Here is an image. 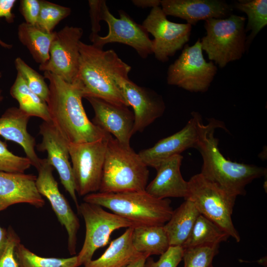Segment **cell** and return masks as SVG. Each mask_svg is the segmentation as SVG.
Returning a JSON list of instances; mask_svg holds the SVG:
<instances>
[{
  "label": "cell",
  "instance_id": "cell-1",
  "mask_svg": "<svg viewBox=\"0 0 267 267\" xmlns=\"http://www.w3.org/2000/svg\"><path fill=\"white\" fill-rule=\"evenodd\" d=\"M80 59L75 84L83 98L95 97L129 107L116 82L129 78L131 67L112 50H104L93 44L79 43Z\"/></svg>",
  "mask_w": 267,
  "mask_h": 267
},
{
  "label": "cell",
  "instance_id": "cell-2",
  "mask_svg": "<svg viewBox=\"0 0 267 267\" xmlns=\"http://www.w3.org/2000/svg\"><path fill=\"white\" fill-rule=\"evenodd\" d=\"M44 77L49 81L46 103L51 121L69 142L95 141L109 134L89 119L81 92L75 84L48 72H44Z\"/></svg>",
  "mask_w": 267,
  "mask_h": 267
},
{
  "label": "cell",
  "instance_id": "cell-3",
  "mask_svg": "<svg viewBox=\"0 0 267 267\" xmlns=\"http://www.w3.org/2000/svg\"><path fill=\"white\" fill-rule=\"evenodd\" d=\"M209 121L207 125L203 126L195 148L203 159L200 174L232 195H244L247 185L265 176L267 169L227 160L220 152L219 140L214 135L216 129H225V126L214 118H210Z\"/></svg>",
  "mask_w": 267,
  "mask_h": 267
},
{
  "label": "cell",
  "instance_id": "cell-4",
  "mask_svg": "<svg viewBox=\"0 0 267 267\" xmlns=\"http://www.w3.org/2000/svg\"><path fill=\"white\" fill-rule=\"evenodd\" d=\"M83 200L110 210L129 220L134 226L164 225L174 211L170 199L156 198L145 190L96 192L85 196Z\"/></svg>",
  "mask_w": 267,
  "mask_h": 267
},
{
  "label": "cell",
  "instance_id": "cell-5",
  "mask_svg": "<svg viewBox=\"0 0 267 267\" xmlns=\"http://www.w3.org/2000/svg\"><path fill=\"white\" fill-rule=\"evenodd\" d=\"M149 174L148 167L138 153L130 145L121 143L110 135L107 143L98 192L145 190Z\"/></svg>",
  "mask_w": 267,
  "mask_h": 267
},
{
  "label": "cell",
  "instance_id": "cell-6",
  "mask_svg": "<svg viewBox=\"0 0 267 267\" xmlns=\"http://www.w3.org/2000/svg\"><path fill=\"white\" fill-rule=\"evenodd\" d=\"M246 18L231 14L205 20L206 35L200 40L202 50L220 68L240 59L246 50Z\"/></svg>",
  "mask_w": 267,
  "mask_h": 267
},
{
  "label": "cell",
  "instance_id": "cell-7",
  "mask_svg": "<svg viewBox=\"0 0 267 267\" xmlns=\"http://www.w3.org/2000/svg\"><path fill=\"white\" fill-rule=\"evenodd\" d=\"M188 183L189 192L186 199L194 203L200 214L239 242L240 237L231 219L237 197L207 180L200 173L192 176Z\"/></svg>",
  "mask_w": 267,
  "mask_h": 267
},
{
  "label": "cell",
  "instance_id": "cell-8",
  "mask_svg": "<svg viewBox=\"0 0 267 267\" xmlns=\"http://www.w3.org/2000/svg\"><path fill=\"white\" fill-rule=\"evenodd\" d=\"M200 39L192 46L185 44L180 55L168 69L167 81L190 92H204L211 86L217 67L204 59Z\"/></svg>",
  "mask_w": 267,
  "mask_h": 267
},
{
  "label": "cell",
  "instance_id": "cell-9",
  "mask_svg": "<svg viewBox=\"0 0 267 267\" xmlns=\"http://www.w3.org/2000/svg\"><path fill=\"white\" fill-rule=\"evenodd\" d=\"M77 210L86 226L83 245L77 256L78 267L90 261L95 251L107 244L114 231L134 226L129 220L108 212L98 205L84 202Z\"/></svg>",
  "mask_w": 267,
  "mask_h": 267
},
{
  "label": "cell",
  "instance_id": "cell-10",
  "mask_svg": "<svg viewBox=\"0 0 267 267\" xmlns=\"http://www.w3.org/2000/svg\"><path fill=\"white\" fill-rule=\"evenodd\" d=\"M109 134L98 140L69 142V151L76 191L81 196L98 192Z\"/></svg>",
  "mask_w": 267,
  "mask_h": 267
},
{
  "label": "cell",
  "instance_id": "cell-11",
  "mask_svg": "<svg viewBox=\"0 0 267 267\" xmlns=\"http://www.w3.org/2000/svg\"><path fill=\"white\" fill-rule=\"evenodd\" d=\"M120 18L114 16L109 11L105 0H101L100 7V20L108 24V33L105 36L98 34L89 36L93 45L103 48L108 43H119L134 48L142 58L152 53V42L148 33L142 25L137 23L127 13L119 11Z\"/></svg>",
  "mask_w": 267,
  "mask_h": 267
},
{
  "label": "cell",
  "instance_id": "cell-12",
  "mask_svg": "<svg viewBox=\"0 0 267 267\" xmlns=\"http://www.w3.org/2000/svg\"><path fill=\"white\" fill-rule=\"evenodd\" d=\"M83 34L82 28L65 26L54 32L49 50V58L40 65V71L53 74L65 82L72 84L79 69V43Z\"/></svg>",
  "mask_w": 267,
  "mask_h": 267
},
{
  "label": "cell",
  "instance_id": "cell-13",
  "mask_svg": "<svg viewBox=\"0 0 267 267\" xmlns=\"http://www.w3.org/2000/svg\"><path fill=\"white\" fill-rule=\"evenodd\" d=\"M142 25L153 37L152 53L159 61L167 62L189 41L192 26L169 21L161 7L151 9Z\"/></svg>",
  "mask_w": 267,
  "mask_h": 267
},
{
  "label": "cell",
  "instance_id": "cell-14",
  "mask_svg": "<svg viewBox=\"0 0 267 267\" xmlns=\"http://www.w3.org/2000/svg\"><path fill=\"white\" fill-rule=\"evenodd\" d=\"M53 169L46 158L42 159L41 166L37 170L36 186L41 195L49 201L58 221L65 228L68 234L69 252L72 255H75L80 222L59 189L58 183L53 175Z\"/></svg>",
  "mask_w": 267,
  "mask_h": 267
},
{
  "label": "cell",
  "instance_id": "cell-15",
  "mask_svg": "<svg viewBox=\"0 0 267 267\" xmlns=\"http://www.w3.org/2000/svg\"><path fill=\"white\" fill-rule=\"evenodd\" d=\"M39 134L41 143L37 145L40 151H46L48 163L57 172L61 183L74 202L77 208L79 204L69 151V142L64 137L52 122H43Z\"/></svg>",
  "mask_w": 267,
  "mask_h": 267
},
{
  "label": "cell",
  "instance_id": "cell-16",
  "mask_svg": "<svg viewBox=\"0 0 267 267\" xmlns=\"http://www.w3.org/2000/svg\"><path fill=\"white\" fill-rule=\"evenodd\" d=\"M191 115V118L179 131L159 140L152 147L143 149L138 153L147 167L156 169L166 159L180 154L188 148H196L204 124L198 112H193Z\"/></svg>",
  "mask_w": 267,
  "mask_h": 267
},
{
  "label": "cell",
  "instance_id": "cell-17",
  "mask_svg": "<svg viewBox=\"0 0 267 267\" xmlns=\"http://www.w3.org/2000/svg\"><path fill=\"white\" fill-rule=\"evenodd\" d=\"M116 82L129 106L133 109L134 134L142 132L163 115L165 103L154 90L136 85L129 78H117Z\"/></svg>",
  "mask_w": 267,
  "mask_h": 267
},
{
  "label": "cell",
  "instance_id": "cell-18",
  "mask_svg": "<svg viewBox=\"0 0 267 267\" xmlns=\"http://www.w3.org/2000/svg\"><path fill=\"white\" fill-rule=\"evenodd\" d=\"M94 116L92 122L105 132L113 135L121 143L130 145L134 134V118L128 107L116 105L104 100L88 97Z\"/></svg>",
  "mask_w": 267,
  "mask_h": 267
},
{
  "label": "cell",
  "instance_id": "cell-19",
  "mask_svg": "<svg viewBox=\"0 0 267 267\" xmlns=\"http://www.w3.org/2000/svg\"><path fill=\"white\" fill-rule=\"evenodd\" d=\"M36 179L32 174L0 171V212L18 203L43 207L45 202L37 189Z\"/></svg>",
  "mask_w": 267,
  "mask_h": 267
},
{
  "label": "cell",
  "instance_id": "cell-20",
  "mask_svg": "<svg viewBox=\"0 0 267 267\" xmlns=\"http://www.w3.org/2000/svg\"><path fill=\"white\" fill-rule=\"evenodd\" d=\"M160 5L167 16L184 19L191 26L202 20L226 18L233 9L231 5L220 0H162Z\"/></svg>",
  "mask_w": 267,
  "mask_h": 267
},
{
  "label": "cell",
  "instance_id": "cell-21",
  "mask_svg": "<svg viewBox=\"0 0 267 267\" xmlns=\"http://www.w3.org/2000/svg\"><path fill=\"white\" fill-rule=\"evenodd\" d=\"M183 157L176 155L162 162L156 169L155 178L147 185L145 191L160 199L170 197L183 198L188 196V181L182 177L180 168Z\"/></svg>",
  "mask_w": 267,
  "mask_h": 267
},
{
  "label": "cell",
  "instance_id": "cell-22",
  "mask_svg": "<svg viewBox=\"0 0 267 267\" xmlns=\"http://www.w3.org/2000/svg\"><path fill=\"white\" fill-rule=\"evenodd\" d=\"M30 118L18 107L7 108L0 117V135L20 145L32 166L38 170L41 166L42 159L38 157L35 151V137L27 131Z\"/></svg>",
  "mask_w": 267,
  "mask_h": 267
},
{
  "label": "cell",
  "instance_id": "cell-23",
  "mask_svg": "<svg viewBox=\"0 0 267 267\" xmlns=\"http://www.w3.org/2000/svg\"><path fill=\"white\" fill-rule=\"evenodd\" d=\"M133 227H128L119 237L112 240L103 254L84 267H126L142 255L132 243Z\"/></svg>",
  "mask_w": 267,
  "mask_h": 267
},
{
  "label": "cell",
  "instance_id": "cell-24",
  "mask_svg": "<svg viewBox=\"0 0 267 267\" xmlns=\"http://www.w3.org/2000/svg\"><path fill=\"white\" fill-rule=\"evenodd\" d=\"M184 200L177 209L173 211L171 218L163 225L170 246H182L200 214L191 200Z\"/></svg>",
  "mask_w": 267,
  "mask_h": 267
},
{
  "label": "cell",
  "instance_id": "cell-25",
  "mask_svg": "<svg viewBox=\"0 0 267 267\" xmlns=\"http://www.w3.org/2000/svg\"><path fill=\"white\" fill-rule=\"evenodd\" d=\"M132 243L138 253L148 258L153 255H162L170 246L163 225L133 227Z\"/></svg>",
  "mask_w": 267,
  "mask_h": 267
},
{
  "label": "cell",
  "instance_id": "cell-26",
  "mask_svg": "<svg viewBox=\"0 0 267 267\" xmlns=\"http://www.w3.org/2000/svg\"><path fill=\"white\" fill-rule=\"evenodd\" d=\"M17 36L20 42L27 48L36 62L42 65L48 60L54 32L46 33L24 22L18 25Z\"/></svg>",
  "mask_w": 267,
  "mask_h": 267
},
{
  "label": "cell",
  "instance_id": "cell-27",
  "mask_svg": "<svg viewBox=\"0 0 267 267\" xmlns=\"http://www.w3.org/2000/svg\"><path fill=\"white\" fill-rule=\"evenodd\" d=\"M9 92L18 102V108L31 117H38L44 122H52L46 102L29 88L18 72Z\"/></svg>",
  "mask_w": 267,
  "mask_h": 267
},
{
  "label": "cell",
  "instance_id": "cell-28",
  "mask_svg": "<svg viewBox=\"0 0 267 267\" xmlns=\"http://www.w3.org/2000/svg\"><path fill=\"white\" fill-rule=\"evenodd\" d=\"M230 237L222 228L214 222L200 214L192 231L182 247L186 248L204 245H219Z\"/></svg>",
  "mask_w": 267,
  "mask_h": 267
},
{
  "label": "cell",
  "instance_id": "cell-29",
  "mask_svg": "<svg viewBox=\"0 0 267 267\" xmlns=\"http://www.w3.org/2000/svg\"><path fill=\"white\" fill-rule=\"evenodd\" d=\"M234 7L245 12L248 17L245 31H251V34L246 38L247 49L259 32L267 25V0H238Z\"/></svg>",
  "mask_w": 267,
  "mask_h": 267
},
{
  "label": "cell",
  "instance_id": "cell-30",
  "mask_svg": "<svg viewBox=\"0 0 267 267\" xmlns=\"http://www.w3.org/2000/svg\"><path fill=\"white\" fill-rule=\"evenodd\" d=\"M15 254L20 267H78L77 256L67 258L41 257L20 242L15 248Z\"/></svg>",
  "mask_w": 267,
  "mask_h": 267
},
{
  "label": "cell",
  "instance_id": "cell-31",
  "mask_svg": "<svg viewBox=\"0 0 267 267\" xmlns=\"http://www.w3.org/2000/svg\"><path fill=\"white\" fill-rule=\"evenodd\" d=\"M41 8L36 26L51 33L56 26L71 13V8L50 1L40 0Z\"/></svg>",
  "mask_w": 267,
  "mask_h": 267
},
{
  "label": "cell",
  "instance_id": "cell-32",
  "mask_svg": "<svg viewBox=\"0 0 267 267\" xmlns=\"http://www.w3.org/2000/svg\"><path fill=\"white\" fill-rule=\"evenodd\" d=\"M14 65L17 72L21 75L29 88L47 103L49 89L44 76L40 74L19 57L15 59Z\"/></svg>",
  "mask_w": 267,
  "mask_h": 267
},
{
  "label": "cell",
  "instance_id": "cell-33",
  "mask_svg": "<svg viewBox=\"0 0 267 267\" xmlns=\"http://www.w3.org/2000/svg\"><path fill=\"white\" fill-rule=\"evenodd\" d=\"M219 245H204L183 249V267H212Z\"/></svg>",
  "mask_w": 267,
  "mask_h": 267
},
{
  "label": "cell",
  "instance_id": "cell-34",
  "mask_svg": "<svg viewBox=\"0 0 267 267\" xmlns=\"http://www.w3.org/2000/svg\"><path fill=\"white\" fill-rule=\"evenodd\" d=\"M32 166L26 157L15 155L10 151L7 144L0 139V171L24 173Z\"/></svg>",
  "mask_w": 267,
  "mask_h": 267
},
{
  "label": "cell",
  "instance_id": "cell-35",
  "mask_svg": "<svg viewBox=\"0 0 267 267\" xmlns=\"http://www.w3.org/2000/svg\"><path fill=\"white\" fill-rule=\"evenodd\" d=\"M183 249L181 246H171L161 255L157 261L148 257L144 267H177L182 259Z\"/></svg>",
  "mask_w": 267,
  "mask_h": 267
},
{
  "label": "cell",
  "instance_id": "cell-36",
  "mask_svg": "<svg viewBox=\"0 0 267 267\" xmlns=\"http://www.w3.org/2000/svg\"><path fill=\"white\" fill-rule=\"evenodd\" d=\"M5 248L0 256V267H20L15 254V249L20 242L18 235L9 227Z\"/></svg>",
  "mask_w": 267,
  "mask_h": 267
},
{
  "label": "cell",
  "instance_id": "cell-37",
  "mask_svg": "<svg viewBox=\"0 0 267 267\" xmlns=\"http://www.w3.org/2000/svg\"><path fill=\"white\" fill-rule=\"evenodd\" d=\"M40 8V0H20L19 10L27 24L36 26Z\"/></svg>",
  "mask_w": 267,
  "mask_h": 267
},
{
  "label": "cell",
  "instance_id": "cell-38",
  "mask_svg": "<svg viewBox=\"0 0 267 267\" xmlns=\"http://www.w3.org/2000/svg\"><path fill=\"white\" fill-rule=\"evenodd\" d=\"M16 1V0H0V19L4 18L8 23L14 22L15 16L12 13V10ZM0 46L7 49H10L13 47L12 44L4 42L0 38Z\"/></svg>",
  "mask_w": 267,
  "mask_h": 267
},
{
  "label": "cell",
  "instance_id": "cell-39",
  "mask_svg": "<svg viewBox=\"0 0 267 267\" xmlns=\"http://www.w3.org/2000/svg\"><path fill=\"white\" fill-rule=\"evenodd\" d=\"M101 0H89V15L91 24V33L90 36L98 34L100 31V7Z\"/></svg>",
  "mask_w": 267,
  "mask_h": 267
},
{
  "label": "cell",
  "instance_id": "cell-40",
  "mask_svg": "<svg viewBox=\"0 0 267 267\" xmlns=\"http://www.w3.org/2000/svg\"><path fill=\"white\" fill-rule=\"evenodd\" d=\"M132 2L135 6L141 8H152L161 5V0H133Z\"/></svg>",
  "mask_w": 267,
  "mask_h": 267
},
{
  "label": "cell",
  "instance_id": "cell-41",
  "mask_svg": "<svg viewBox=\"0 0 267 267\" xmlns=\"http://www.w3.org/2000/svg\"><path fill=\"white\" fill-rule=\"evenodd\" d=\"M7 230L0 226V256L2 254L7 240Z\"/></svg>",
  "mask_w": 267,
  "mask_h": 267
},
{
  "label": "cell",
  "instance_id": "cell-42",
  "mask_svg": "<svg viewBox=\"0 0 267 267\" xmlns=\"http://www.w3.org/2000/svg\"><path fill=\"white\" fill-rule=\"evenodd\" d=\"M147 258L148 257L142 254L126 267H144L145 263Z\"/></svg>",
  "mask_w": 267,
  "mask_h": 267
},
{
  "label": "cell",
  "instance_id": "cell-43",
  "mask_svg": "<svg viewBox=\"0 0 267 267\" xmlns=\"http://www.w3.org/2000/svg\"><path fill=\"white\" fill-rule=\"evenodd\" d=\"M3 98H4V96L2 94V90L0 88V103L2 101V100H3Z\"/></svg>",
  "mask_w": 267,
  "mask_h": 267
},
{
  "label": "cell",
  "instance_id": "cell-44",
  "mask_svg": "<svg viewBox=\"0 0 267 267\" xmlns=\"http://www.w3.org/2000/svg\"><path fill=\"white\" fill-rule=\"evenodd\" d=\"M2 77V73L0 72V79Z\"/></svg>",
  "mask_w": 267,
  "mask_h": 267
},
{
  "label": "cell",
  "instance_id": "cell-45",
  "mask_svg": "<svg viewBox=\"0 0 267 267\" xmlns=\"http://www.w3.org/2000/svg\"><path fill=\"white\" fill-rule=\"evenodd\" d=\"M212 267H214L213 266Z\"/></svg>",
  "mask_w": 267,
  "mask_h": 267
}]
</instances>
